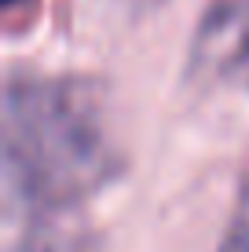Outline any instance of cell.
Wrapping results in <instances>:
<instances>
[{
	"label": "cell",
	"instance_id": "obj_1",
	"mask_svg": "<svg viewBox=\"0 0 249 252\" xmlns=\"http://www.w3.org/2000/svg\"><path fill=\"white\" fill-rule=\"evenodd\" d=\"M7 187L33 212H70L121 172L103 95L70 73H11L4 88Z\"/></svg>",
	"mask_w": 249,
	"mask_h": 252
},
{
	"label": "cell",
	"instance_id": "obj_2",
	"mask_svg": "<svg viewBox=\"0 0 249 252\" xmlns=\"http://www.w3.org/2000/svg\"><path fill=\"white\" fill-rule=\"evenodd\" d=\"M191 69L209 84L249 92V0H205L191 37Z\"/></svg>",
	"mask_w": 249,
	"mask_h": 252
},
{
	"label": "cell",
	"instance_id": "obj_3",
	"mask_svg": "<svg viewBox=\"0 0 249 252\" xmlns=\"http://www.w3.org/2000/svg\"><path fill=\"white\" fill-rule=\"evenodd\" d=\"M216 252H249V179L238 190V201L231 208V220H227V230L220 238V249Z\"/></svg>",
	"mask_w": 249,
	"mask_h": 252
},
{
	"label": "cell",
	"instance_id": "obj_4",
	"mask_svg": "<svg viewBox=\"0 0 249 252\" xmlns=\"http://www.w3.org/2000/svg\"><path fill=\"white\" fill-rule=\"evenodd\" d=\"M30 4H33V0H0V7H4L7 19H15V15H19L22 7H30Z\"/></svg>",
	"mask_w": 249,
	"mask_h": 252
},
{
	"label": "cell",
	"instance_id": "obj_5",
	"mask_svg": "<svg viewBox=\"0 0 249 252\" xmlns=\"http://www.w3.org/2000/svg\"><path fill=\"white\" fill-rule=\"evenodd\" d=\"M114 4L132 7V11H143V7H154V4H161V0H114Z\"/></svg>",
	"mask_w": 249,
	"mask_h": 252
},
{
	"label": "cell",
	"instance_id": "obj_6",
	"mask_svg": "<svg viewBox=\"0 0 249 252\" xmlns=\"http://www.w3.org/2000/svg\"><path fill=\"white\" fill-rule=\"evenodd\" d=\"M26 252H59V249H51V245H26Z\"/></svg>",
	"mask_w": 249,
	"mask_h": 252
}]
</instances>
